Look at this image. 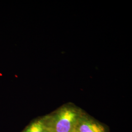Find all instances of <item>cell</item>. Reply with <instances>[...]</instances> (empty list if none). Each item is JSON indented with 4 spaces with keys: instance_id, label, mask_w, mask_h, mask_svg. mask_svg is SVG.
Listing matches in <instances>:
<instances>
[{
    "instance_id": "obj_1",
    "label": "cell",
    "mask_w": 132,
    "mask_h": 132,
    "mask_svg": "<svg viewBox=\"0 0 132 132\" xmlns=\"http://www.w3.org/2000/svg\"><path fill=\"white\" fill-rule=\"evenodd\" d=\"M83 114L75 107L67 106L43 118L46 129L50 132H75Z\"/></svg>"
},
{
    "instance_id": "obj_2",
    "label": "cell",
    "mask_w": 132,
    "mask_h": 132,
    "mask_svg": "<svg viewBox=\"0 0 132 132\" xmlns=\"http://www.w3.org/2000/svg\"><path fill=\"white\" fill-rule=\"evenodd\" d=\"M75 132H106V131L101 124L83 115L78 123Z\"/></svg>"
},
{
    "instance_id": "obj_3",
    "label": "cell",
    "mask_w": 132,
    "mask_h": 132,
    "mask_svg": "<svg viewBox=\"0 0 132 132\" xmlns=\"http://www.w3.org/2000/svg\"><path fill=\"white\" fill-rule=\"evenodd\" d=\"M46 129L43 119L35 120L26 128L23 132H45Z\"/></svg>"
},
{
    "instance_id": "obj_4",
    "label": "cell",
    "mask_w": 132,
    "mask_h": 132,
    "mask_svg": "<svg viewBox=\"0 0 132 132\" xmlns=\"http://www.w3.org/2000/svg\"><path fill=\"white\" fill-rule=\"evenodd\" d=\"M45 129H46V128H45ZM45 132H49V131H47V130H46V131H45Z\"/></svg>"
}]
</instances>
